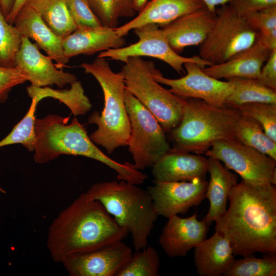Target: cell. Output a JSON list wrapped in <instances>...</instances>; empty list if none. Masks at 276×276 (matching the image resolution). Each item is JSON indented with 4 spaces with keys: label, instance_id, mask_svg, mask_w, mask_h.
Here are the masks:
<instances>
[{
    "label": "cell",
    "instance_id": "obj_1",
    "mask_svg": "<svg viewBox=\"0 0 276 276\" xmlns=\"http://www.w3.org/2000/svg\"><path fill=\"white\" fill-rule=\"evenodd\" d=\"M229 207L215 231L229 242L235 256L276 255V187L242 180L230 191Z\"/></svg>",
    "mask_w": 276,
    "mask_h": 276
},
{
    "label": "cell",
    "instance_id": "obj_2",
    "mask_svg": "<svg viewBox=\"0 0 276 276\" xmlns=\"http://www.w3.org/2000/svg\"><path fill=\"white\" fill-rule=\"evenodd\" d=\"M128 233L100 202L85 192L53 220L47 246L53 260L61 263L70 255L122 241Z\"/></svg>",
    "mask_w": 276,
    "mask_h": 276
},
{
    "label": "cell",
    "instance_id": "obj_3",
    "mask_svg": "<svg viewBox=\"0 0 276 276\" xmlns=\"http://www.w3.org/2000/svg\"><path fill=\"white\" fill-rule=\"evenodd\" d=\"M49 114L36 119V142L33 158L39 164L48 163L63 154L85 156L114 170L118 180L133 181L137 170L128 162L121 163L106 155L91 140L84 125L74 118Z\"/></svg>",
    "mask_w": 276,
    "mask_h": 276
},
{
    "label": "cell",
    "instance_id": "obj_4",
    "mask_svg": "<svg viewBox=\"0 0 276 276\" xmlns=\"http://www.w3.org/2000/svg\"><path fill=\"white\" fill-rule=\"evenodd\" d=\"M86 193L100 202L116 223L130 233L135 251L148 246L158 216L147 190L121 180L96 183Z\"/></svg>",
    "mask_w": 276,
    "mask_h": 276
},
{
    "label": "cell",
    "instance_id": "obj_5",
    "mask_svg": "<svg viewBox=\"0 0 276 276\" xmlns=\"http://www.w3.org/2000/svg\"><path fill=\"white\" fill-rule=\"evenodd\" d=\"M80 66L85 74L91 75L96 79L104 96V107L101 113L95 111L88 118L89 124L97 126L89 136L95 144L111 154L119 147L127 146L130 135L123 78L119 73L112 71L105 58L97 57L92 62L82 63Z\"/></svg>",
    "mask_w": 276,
    "mask_h": 276
},
{
    "label": "cell",
    "instance_id": "obj_6",
    "mask_svg": "<svg viewBox=\"0 0 276 276\" xmlns=\"http://www.w3.org/2000/svg\"><path fill=\"white\" fill-rule=\"evenodd\" d=\"M185 100L181 121L169 133L171 149L205 154L218 141H236L234 128L240 115L236 109L212 106L202 100Z\"/></svg>",
    "mask_w": 276,
    "mask_h": 276
},
{
    "label": "cell",
    "instance_id": "obj_7",
    "mask_svg": "<svg viewBox=\"0 0 276 276\" xmlns=\"http://www.w3.org/2000/svg\"><path fill=\"white\" fill-rule=\"evenodd\" d=\"M119 74L125 88L155 117L165 133L180 123L185 100L163 87L153 77L156 68L152 61L141 57L127 59Z\"/></svg>",
    "mask_w": 276,
    "mask_h": 276
},
{
    "label": "cell",
    "instance_id": "obj_8",
    "mask_svg": "<svg viewBox=\"0 0 276 276\" xmlns=\"http://www.w3.org/2000/svg\"><path fill=\"white\" fill-rule=\"evenodd\" d=\"M258 36V31L245 17L224 5L216 9L214 24L200 45L198 56L212 64L221 63L250 48Z\"/></svg>",
    "mask_w": 276,
    "mask_h": 276
},
{
    "label": "cell",
    "instance_id": "obj_9",
    "mask_svg": "<svg viewBox=\"0 0 276 276\" xmlns=\"http://www.w3.org/2000/svg\"><path fill=\"white\" fill-rule=\"evenodd\" d=\"M125 103L130 123L127 146L133 165L139 170L152 167L171 149L166 133L154 115L126 89Z\"/></svg>",
    "mask_w": 276,
    "mask_h": 276
},
{
    "label": "cell",
    "instance_id": "obj_10",
    "mask_svg": "<svg viewBox=\"0 0 276 276\" xmlns=\"http://www.w3.org/2000/svg\"><path fill=\"white\" fill-rule=\"evenodd\" d=\"M133 30L138 41L126 47L102 51L97 57L125 62L131 57H151L164 61L179 74L184 72L183 66L186 62L195 63L202 68L212 65L198 55L190 57L179 55L172 49L162 29L156 24H147Z\"/></svg>",
    "mask_w": 276,
    "mask_h": 276
},
{
    "label": "cell",
    "instance_id": "obj_11",
    "mask_svg": "<svg viewBox=\"0 0 276 276\" xmlns=\"http://www.w3.org/2000/svg\"><path fill=\"white\" fill-rule=\"evenodd\" d=\"M205 154L218 159L242 180L255 183L276 184V160L237 141H218Z\"/></svg>",
    "mask_w": 276,
    "mask_h": 276
},
{
    "label": "cell",
    "instance_id": "obj_12",
    "mask_svg": "<svg viewBox=\"0 0 276 276\" xmlns=\"http://www.w3.org/2000/svg\"><path fill=\"white\" fill-rule=\"evenodd\" d=\"M183 66L187 74L180 78H165L157 68L153 77L159 83L170 87L169 90L180 98L199 99L216 107L225 105L226 99L234 91L231 81L209 76L194 62H186Z\"/></svg>",
    "mask_w": 276,
    "mask_h": 276
},
{
    "label": "cell",
    "instance_id": "obj_13",
    "mask_svg": "<svg viewBox=\"0 0 276 276\" xmlns=\"http://www.w3.org/2000/svg\"><path fill=\"white\" fill-rule=\"evenodd\" d=\"M122 241L70 255L61 263L71 276H117L131 257Z\"/></svg>",
    "mask_w": 276,
    "mask_h": 276
},
{
    "label": "cell",
    "instance_id": "obj_14",
    "mask_svg": "<svg viewBox=\"0 0 276 276\" xmlns=\"http://www.w3.org/2000/svg\"><path fill=\"white\" fill-rule=\"evenodd\" d=\"M208 183L200 178L189 181L157 182L147 190L157 215L168 218L198 205L205 198Z\"/></svg>",
    "mask_w": 276,
    "mask_h": 276
},
{
    "label": "cell",
    "instance_id": "obj_15",
    "mask_svg": "<svg viewBox=\"0 0 276 276\" xmlns=\"http://www.w3.org/2000/svg\"><path fill=\"white\" fill-rule=\"evenodd\" d=\"M15 67L28 76L31 85L35 87L56 85L63 88L77 80L75 75L58 69L50 56L42 54L36 43L25 36L22 37Z\"/></svg>",
    "mask_w": 276,
    "mask_h": 276
},
{
    "label": "cell",
    "instance_id": "obj_16",
    "mask_svg": "<svg viewBox=\"0 0 276 276\" xmlns=\"http://www.w3.org/2000/svg\"><path fill=\"white\" fill-rule=\"evenodd\" d=\"M158 239L166 254L171 257H183L206 239L210 225L199 220L196 213L181 218L175 215L169 217Z\"/></svg>",
    "mask_w": 276,
    "mask_h": 276
},
{
    "label": "cell",
    "instance_id": "obj_17",
    "mask_svg": "<svg viewBox=\"0 0 276 276\" xmlns=\"http://www.w3.org/2000/svg\"><path fill=\"white\" fill-rule=\"evenodd\" d=\"M216 11L205 6L185 14L162 28L171 47L177 53L191 45H200L215 22Z\"/></svg>",
    "mask_w": 276,
    "mask_h": 276
},
{
    "label": "cell",
    "instance_id": "obj_18",
    "mask_svg": "<svg viewBox=\"0 0 276 276\" xmlns=\"http://www.w3.org/2000/svg\"><path fill=\"white\" fill-rule=\"evenodd\" d=\"M13 24L22 36L34 40L39 49L56 62L58 68L64 66L68 62L63 52V38L57 35L33 8L28 5L22 7Z\"/></svg>",
    "mask_w": 276,
    "mask_h": 276
},
{
    "label": "cell",
    "instance_id": "obj_19",
    "mask_svg": "<svg viewBox=\"0 0 276 276\" xmlns=\"http://www.w3.org/2000/svg\"><path fill=\"white\" fill-rule=\"evenodd\" d=\"M208 166V157L170 149L153 165L152 174L154 182L189 181L205 179Z\"/></svg>",
    "mask_w": 276,
    "mask_h": 276
},
{
    "label": "cell",
    "instance_id": "obj_20",
    "mask_svg": "<svg viewBox=\"0 0 276 276\" xmlns=\"http://www.w3.org/2000/svg\"><path fill=\"white\" fill-rule=\"evenodd\" d=\"M205 5L202 0H151L145 5L137 16L115 28L121 36L138 27L154 24L162 28L179 17L199 10Z\"/></svg>",
    "mask_w": 276,
    "mask_h": 276
},
{
    "label": "cell",
    "instance_id": "obj_21",
    "mask_svg": "<svg viewBox=\"0 0 276 276\" xmlns=\"http://www.w3.org/2000/svg\"><path fill=\"white\" fill-rule=\"evenodd\" d=\"M125 43L124 37L118 35L115 28L103 26L77 27L62 40L64 54L68 60L80 54L93 55L108 49L120 48Z\"/></svg>",
    "mask_w": 276,
    "mask_h": 276
},
{
    "label": "cell",
    "instance_id": "obj_22",
    "mask_svg": "<svg viewBox=\"0 0 276 276\" xmlns=\"http://www.w3.org/2000/svg\"><path fill=\"white\" fill-rule=\"evenodd\" d=\"M271 52L257 39L250 48L228 60L207 66L202 70L209 76L220 80L234 77L257 79Z\"/></svg>",
    "mask_w": 276,
    "mask_h": 276
},
{
    "label": "cell",
    "instance_id": "obj_23",
    "mask_svg": "<svg viewBox=\"0 0 276 276\" xmlns=\"http://www.w3.org/2000/svg\"><path fill=\"white\" fill-rule=\"evenodd\" d=\"M235 256L228 240L216 231L194 248L196 272L199 276L223 275L235 260Z\"/></svg>",
    "mask_w": 276,
    "mask_h": 276
},
{
    "label": "cell",
    "instance_id": "obj_24",
    "mask_svg": "<svg viewBox=\"0 0 276 276\" xmlns=\"http://www.w3.org/2000/svg\"><path fill=\"white\" fill-rule=\"evenodd\" d=\"M208 157V172L210 178L205 198L209 201L210 206L203 219L210 225L212 222L217 221L226 212L229 193L238 182V177L218 159Z\"/></svg>",
    "mask_w": 276,
    "mask_h": 276
},
{
    "label": "cell",
    "instance_id": "obj_25",
    "mask_svg": "<svg viewBox=\"0 0 276 276\" xmlns=\"http://www.w3.org/2000/svg\"><path fill=\"white\" fill-rule=\"evenodd\" d=\"M28 96L38 104L44 98L51 97L59 100L65 104L75 116L84 115L91 108V104L85 95L80 82L76 80L71 84L70 89L55 90L47 87H37L30 85L27 87Z\"/></svg>",
    "mask_w": 276,
    "mask_h": 276
},
{
    "label": "cell",
    "instance_id": "obj_26",
    "mask_svg": "<svg viewBox=\"0 0 276 276\" xmlns=\"http://www.w3.org/2000/svg\"><path fill=\"white\" fill-rule=\"evenodd\" d=\"M26 5L35 9L45 24L62 38L72 33L77 28L64 0H29Z\"/></svg>",
    "mask_w": 276,
    "mask_h": 276
},
{
    "label": "cell",
    "instance_id": "obj_27",
    "mask_svg": "<svg viewBox=\"0 0 276 276\" xmlns=\"http://www.w3.org/2000/svg\"><path fill=\"white\" fill-rule=\"evenodd\" d=\"M237 141L253 148L276 160V142L265 133L255 119L240 114L235 125Z\"/></svg>",
    "mask_w": 276,
    "mask_h": 276
},
{
    "label": "cell",
    "instance_id": "obj_28",
    "mask_svg": "<svg viewBox=\"0 0 276 276\" xmlns=\"http://www.w3.org/2000/svg\"><path fill=\"white\" fill-rule=\"evenodd\" d=\"M226 80L234 85L233 92L225 102L228 107L235 108L252 102L276 103V90L262 85L257 79L234 77Z\"/></svg>",
    "mask_w": 276,
    "mask_h": 276
},
{
    "label": "cell",
    "instance_id": "obj_29",
    "mask_svg": "<svg viewBox=\"0 0 276 276\" xmlns=\"http://www.w3.org/2000/svg\"><path fill=\"white\" fill-rule=\"evenodd\" d=\"M95 15L103 27L116 28L121 17L135 14L132 0H87Z\"/></svg>",
    "mask_w": 276,
    "mask_h": 276
},
{
    "label": "cell",
    "instance_id": "obj_30",
    "mask_svg": "<svg viewBox=\"0 0 276 276\" xmlns=\"http://www.w3.org/2000/svg\"><path fill=\"white\" fill-rule=\"evenodd\" d=\"M224 276H275V255L258 258L252 255L235 259Z\"/></svg>",
    "mask_w": 276,
    "mask_h": 276
},
{
    "label": "cell",
    "instance_id": "obj_31",
    "mask_svg": "<svg viewBox=\"0 0 276 276\" xmlns=\"http://www.w3.org/2000/svg\"><path fill=\"white\" fill-rule=\"evenodd\" d=\"M136 251L117 276H159L160 259L156 250L147 246Z\"/></svg>",
    "mask_w": 276,
    "mask_h": 276
},
{
    "label": "cell",
    "instance_id": "obj_32",
    "mask_svg": "<svg viewBox=\"0 0 276 276\" xmlns=\"http://www.w3.org/2000/svg\"><path fill=\"white\" fill-rule=\"evenodd\" d=\"M37 105L35 101L32 99L30 107L25 116L13 127L11 131L0 141V148L20 144L29 151H34L36 142L35 112Z\"/></svg>",
    "mask_w": 276,
    "mask_h": 276
},
{
    "label": "cell",
    "instance_id": "obj_33",
    "mask_svg": "<svg viewBox=\"0 0 276 276\" xmlns=\"http://www.w3.org/2000/svg\"><path fill=\"white\" fill-rule=\"evenodd\" d=\"M22 36L13 24L9 23L0 9V65L15 67Z\"/></svg>",
    "mask_w": 276,
    "mask_h": 276
},
{
    "label": "cell",
    "instance_id": "obj_34",
    "mask_svg": "<svg viewBox=\"0 0 276 276\" xmlns=\"http://www.w3.org/2000/svg\"><path fill=\"white\" fill-rule=\"evenodd\" d=\"M258 31V39L270 50L276 49V5L252 12L245 16Z\"/></svg>",
    "mask_w": 276,
    "mask_h": 276
},
{
    "label": "cell",
    "instance_id": "obj_35",
    "mask_svg": "<svg viewBox=\"0 0 276 276\" xmlns=\"http://www.w3.org/2000/svg\"><path fill=\"white\" fill-rule=\"evenodd\" d=\"M241 114L258 121L267 135L276 142V103L252 102L235 108Z\"/></svg>",
    "mask_w": 276,
    "mask_h": 276
},
{
    "label": "cell",
    "instance_id": "obj_36",
    "mask_svg": "<svg viewBox=\"0 0 276 276\" xmlns=\"http://www.w3.org/2000/svg\"><path fill=\"white\" fill-rule=\"evenodd\" d=\"M64 2L76 27H103L91 9L87 0H64Z\"/></svg>",
    "mask_w": 276,
    "mask_h": 276
},
{
    "label": "cell",
    "instance_id": "obj_37",
    "mask_svg": "<svg viewBox=\"0 0 276 276\" xmlns=\"http://www.w3.org/2000/svg\"><path fill=\"white\" fill-rule=\"evenodd\" d=\"M27 81L28 76L18 68L0 65V103L7 100L13 88Z\"/></svg>",
    "mask_w": 276,
    "mask_h": 276
},
{
    "label": "cell",
    "instance_id": "obj_38",
    "mask_svg": "<svg viewBox=\"0 0 276 276\" xmlns=\"http://www.w3.org/2000/svg\"><path fill=\"white\" fill-rule=\"evenodd\" d=\"M240 15H247L276 5V0H231L228 4Z\"/></svg>",
    "mask_w": 276,
    "mask_h": 276
},
{
    "label": "cell",
    "instance_id": "obj_39",
    "mask_svg": "<svg viewBox=\"0 0 276 276\" xmlns=\"http://www.w3.org/2000/svg\"><path fill=\"white\" fill-rule=\"evenodd\" d=\"M262 85L276 90V49L262 66L257 79Z\"/></svg>",
    "mask_w": 276,
    "mask_h": 276
},
{
    "label": "cell",
    "instance_id": "obj_40",
    "mask_svg": "<svg viewBox=\"0 0 276 276\" xmlns=\"http://www.w3.org/2000/svg\"><path fill=\"white\" fill-rule=\"evenodd\" d=\"M29 0H15L13 9L6 20L10 24H13L15 16L18 12L28 2Z\"/></svg>",
    "mask_w": 276,
    "mask_h": 276
},
{
    "label": "cell",
    "instance_id": "obj_41",
    "mask_svg": "<svg viewBox=\"0 0 276 276\" xmlns=\"http://www.w3.org/2000/svg\"><path fill=\"white\" fill-rule=\"evenodd\" d=\"M15 0H0L1 10L7 19L13 9Z\"/></svg>",
    "mask_w": 276,
    "mask_h": 276
},
{
    "label": "cell",
    "instance_id": "obj_42",
    "mask_svg": "<svg viewBox=\"0 0 276 276\" xmlns=\"http://www.w3.org/2000/svg\"><path fill=\"white\" fill-rule=\"evenodd\" d=\"M231 0H202L205 6L211 11L215 12L216 7L228 4Z\"/></svg>",
    "mask_w": 276,
    "mask_h": 276
},
{
    "label": "cell",
    "instance_id": "obj_43",
    "mask_svg": "<svg viewBox=\"0 0 276 276\" xmlns=\"http://www.w3.org/2000/svg\"><path fill=\"white\" fill-rule=\"evenodd\" d=\"M148 0H132V7L134 10L140 11L145 5L147 4Z\"/></svg>",
    "mask_w": 276,
    "mask_h": 276
},
{
    "label": "cell",
    "instance_id": "obj_44",
    "mask_svg": "<svg viewBox=\"0 0 276 276\" xmlns=\"http://www.w3.org/2000/svg\"><path fill=\"white\" fill-rule=\"evenodd\" d=\"M0 192L2 193H6V192L5 191V190H4L2 187H0Z\"/></svg>",
    "mask_w": 276,
    "mask_h": 276
}]
</instances>
